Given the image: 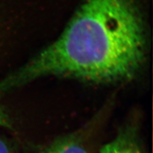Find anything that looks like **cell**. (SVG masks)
<instances>
[{
    "instance_id": "6da1fadb",
    "label": "cell",
    "mask_w": 153,
    "mask_h": 153,
    "mask_svg": "<svg viewBox=\"0 0 153 153\" xmlns=\"http://www.w3.org/2000/svg\"><path fill=\"white\" fill-rule=\"evenodd\" d=\"M141 17L135 0H85L62 35L0 82V91L48 75L94 83L131 79L145 57Z\"/></svg>"
},
{
    "instance_id": "7a4b0ae2",
    "label": "cell",
    "mask_w": 153,
    "mask_h": 153,
    "mask_svg": "<svg viewBox=\"0 0 153 153\" xmlns=\"http://www.w3.org/2000/svg\"><path fill=\"white\" fill-rule=\"evenodd\" d=\"M102 119V114L96 115L78 130L56 137L38 148L36 153H90L91 139Z\"/></svg>"
},
{
    "instance_id": "3957f363",
    "label": "cell",
    "mask_w": 153,
    "mask_h": 153,
    "mask_svg": "<svg viewBox=\"0 0 153 153\" xmlns=\"http://www.w3.org/2000/svg\"><path fill=\"white\" fill-rule=\"evenodd\" d=\"M99 153H143L137 124L130 122L122 126L116 136L101 147Z\"/></svg>"
},
{
    "instance_id": "277c9868",
    "label": "cell",
    "mask_w": 153,
    "mask_h": 153,
    "mask_svg": "<svg viewBox=\"0 0 153 153\" xmlns=\"http://www.w3.org/2000/svg\"><path fill=\"white\" fill-rule=\"evenodd\" d=\"M0 127L9 129H12L13 128L10 118L1 107H0Z\"/></svg>"
},
{
    "instance_id": "5b68a950",
    "label": "cell",
    "mask_w": 153,
    "mask_h": 153,
    "mask_svg": "<svg viewBox=\"0 0 153 153\" xmlns=\"http://www.w3.org/2000/svg\"><path fill=\"white\" fill-rule=\"evenodd\" d=\"M0 153H16L10 143L0 137Z\"/></svg>"
}]
</instances>
